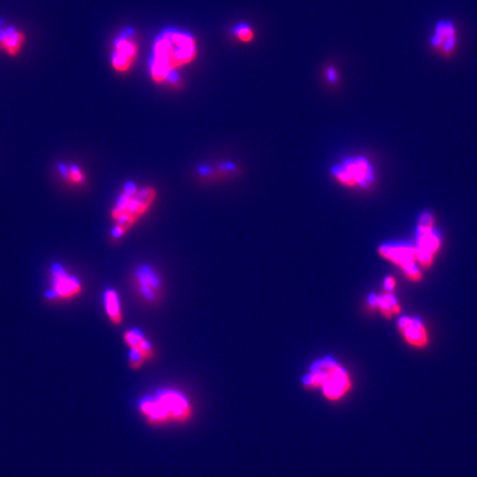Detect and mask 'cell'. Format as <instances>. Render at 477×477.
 <instances>
[{
  "label": "cell",
  "instance_id": "11",
  "mask_svg": "<svg viewBox=\"0 0 477 477\" xmlns=\"http://www.w3.org/2000/svg\"><path fill=\"white\" fill-rule=\"evenodd\" d=\"M398 331L404 342L411 347L423 349L429 345V333L424 323L418 317H400L398 321Z\"/></svg>",
  "mask_w": 477,
  "mask_h": 477
},
{
  "label": "cell",
  "instance_id": "1",
  "mask_svg": "<svg viewBox=\"0 0 477 477\" xmlns=\"http://www.w3.org/2000/svg\"><path fill=\"white\" fill-rule=\"evenodd\" d=\"M197 41L190 32L166 28L154 40L150 54V74L154 82L177 83L178 71L195 61Z\"/></svg>",
  "mask_w": 477,
  "mask_h": 477
},
{
  "label": "cell",
  "instance_id": "10",
  "mask_svg": "<svg viewBox=\"0 0 477 477\" xmlns=\"http://www.w3.org/2000/svg\"><path fill=\"white\" fill-rule=\"evenodd\" d=\"M133 286L139 296L148 304L159 303L164 291L161 275L150 266L136 268L133 274Z\"/></svg>",
  "mask_w": 477,
  "mask_h": 477
},
{
  "label": "cell",
  "instance_id": "12",
  "mask_svg": "<svg viewBox=\"0 0 477 477\" xmlns=\"http://www.w3.org/2000/svg\"><path fill=\"white\" fill-rule=\"evenodd\" d=\"M26 43V34L17 27L9 26L0 20V49L10 57L18 56Z\"/></svg>",
  "mask_w": 477,
  "mask_h": 477
},
{
  "label": "cell",
  "instance_id": "13",
  "mask_svg": "<svg viewBox=\"0 0 477 477\" xmlns=\"http://www.w3.org/2000/svg\"><path fill=\"white\" fill-rule=\"evenodd\" d=\"M123 339H124L126 346L130 348V351L139 353L145 362H150L155 356V349H154L153 345L146 338L141 329H137V328L128 329V331H125Z\"/></svg>",
  "mask_w": 477,
  "mask_h": 477
},
{
  "label": "cell",
  "instance_id": "6",
  "mask_svg": "<svg viewBox=\"0 0 477 477\" xmlns=\"http://www.w3.org/2000/svg\"><path fill=\"white\" fill-rule=\"evenodd\" d=\"M331 176L339 185L347 188H364L375 181L373 165L364 157L345 159L342 164L334 167Z\"/></svg>",
  "mask_w": 477,
  "mask_h": 477
},
{
  "label": "cell",
  "instance_id": "18",
  "mask_svg": "<svg viewBox=\"0 0 477 477\" xmlns=\"http://www.w3.org/2000/svg\"><path fill=\"white\" fill-rule=\"evenodd\" d=\"M232 34L243 43H251L252 40L255 39V32L252 30L251 27L246 23L237 25L235 28L232 29Z\"/></svg>",
  "mask_w": 477,
  "mask_h": 477
},
{
  "label": "cell",
  "instance_id": "15",
  "mask_svg": "<svg viewBox=\"0 0 477 477\" xmlns=\"http://www.w3.org/2000/svg\"><path fill=\"white\" fill-rule=\"evenodd\" d=\"M370 307L378 308L382 316L386 318H393L395 315H398L401 312V306L399 304L398 299L393 293L382 294V295H375L371 294L368 299Z\"/></svg>",
  "mask_w": 477,
  "mask_h": 477
},
{
  "label": "cell",
  "instance_id": "8",
  "mask_svg": "<svg viewBox=\"0 0 477 477\" xmlns=\"http://www.w3.org/2000/svg\"><path fill=\"white\" fill-rule=\"evenodd\" d=\"M139 56V43L133 29L128 28L119 32L113 43L110 65L114 71L125 73L132 69Z\"/></svg>",
  "mask_w": 477,
  "mask_h": 477
},
{
  "label": "cell",
  "instance_id": "20",
  "mask_svg": "<svg viewBox=\"0 0 477 477\" xmlns=\"http://www.w3.org/2000/svg\"><path fill=\"white\" fill-rule=\"evenodd\" d=\"M328 79L335 81L337 79L336 72L334 70H328Z\"/></svg>",
  "mask_w": 477,
  "mask_h": 477
},
{
  "label": "cell",
  "instance_id": "5",
  "mask_svg": "<svg viewBox=\"0 0 477 477\" xmlns=\"http://www.w3.org/2000/svg\"><path fill=\"white\" fill-rule=\"evenodd\" d=\"M417 262L422 268H429L442 246L440 235L434 228V218L430 212H423L415 230Z\"/></svg>",
  "mask_w": 477,
  "mask_h": 477
},
{
  "label": "cell",
  "instance_id": "7",
  "mask_svg": "<svg viewBox=\"0 0 477 477\" xmlns=\"http://www.w3.org/2000/svg\"><path fill=\"white\" fill-rule=\"evenodd\" d=\"M378 252L382 257L399 266L409 280L419 282L422 279V272L417 262L415 244L408 242L384 243L379 246Z\"/></svg>",
  "mask_w": 477,
  "mask_h": 477
},
{
  "label": "cell",
  "instance_id": "4",
  "mask_svg": "<svg viewBox=\"0 0 477 477\" xmlns=\"http://www.w3.org/2000/svg\"><path fill=\"white\" fill-rule=\"evenodd\" d=\"M302 384L307 390H321L323 397L331 402L342 400L353 387L349 371L331 356L315 360L303 377Z\"/></svg>",
  "mask_w": 477,
  "mask_h": 477
},
{
  "label": "cell",
  "instance_id": "19",
  "mask_svg": "<svg viewBox=\"0 0 477 477\" xmlns=\"http://www.w3.org/2000/svg\"><path fill=\"white\" fill-rule=\"evenodd\" d=\"M395 286H397V283H395V277H387L384 279V288L387 293H393L395 291Z\"/></svg>",
  "mask_w": 477,
  "mask_h": 477
},
{
  "label": "cell",
  "instance_id": "2",
  "mask_svg": "<svg viewBox=\"0 0 477 477\" xmlns=\"http://www.w3.org/2000/svg\"><path fill=\"white\" fill-rule=\"evenodd\" d=\"M159 194L153 186L139 187L134 183L124 185L121 194L110 209V219L115 226L112 239L119 240L150 211Z\"/></svg>",
  "mask_w": 477,
  "mask_h": 477
},
{
  "label": "cell",
  "instance_id": "16",
  "mask_svg": "<svg viewBox=\"0 0 477 477\" xmlns=\"http://www.w3.org/2000/svg\"><path fill=\"white\" fill-rule=\"evenodd\" d=\"M103 302H104L105 313L108 315L110 322L113 325H121L123 322V313H121L119 293L113 288L105 290Z\"/></svg>",
  "mask_w": 477,
  "mask_h": 477
},
{
  "label": "cell",
  "instance_id": "14",
  "mask_svg": "<svg viewBox=\"0 0 477 477\" xmlns=\"http://www.w3.org/2000/svg\"><path fill=\"white\" fill-rule=\"evenodd\" d=\"M456 43V32L454 27L450 23H439L435 28L432 38V45L438 51L444 54H451Z\"/></svg>",
  "mask_w": 477,
  "mask_h": 477
},
{
  "label": "cell",
  "instance_id": "17",
  "mask_svg": "<svg viewBox=\"0 0 477 477\" xmlns=\"http://www.w3.org/2000/svg\"><path fill=\"white\" fill-rule=\"evenodd\" d=\"M59 168L58 170L61 172V175L65 177L68 183L73 185H82L84 184L85 175L83 170H81V167L78 166V165H70V166H65V164H60Z\"/></svg>",
  "mask_w": 477,
  "mask_h": 477
},
{
  "label": "cell",
  "instance_id": "3",
  "mask_svg": "<svg viewBox=\"0 0 477 477\" xmlns=\"http://www.w3.org/2000/svg\"><path fill=\"white\" fill-rule=\"evenodd\" d=\"M139 410L152 426L184 424L194 417L191 402L177 389H163L145 395L139 400Z\"/></svg>",
  "mask_w": 477,
  "mask_h": 477
},
{
  "label": "cell",
  "instance_id": "9",
  "mask_svg": "<svg viewBox=\"0 0 477 477\" xmlns=\"http://www.w3.org/2000/svg\"><path fill=\"white\" fill-rule=\"evenodd\" d=\"M51 288L47 293V299L51 301H69L82 293V283L79 277L69 273L61 264L51 266Z\"/></svg>",
  "mask_w": 477,
  "mask_h": 477
}]
</instances>
